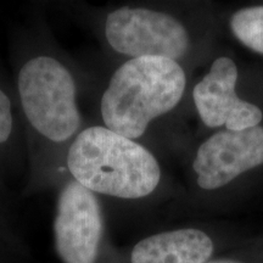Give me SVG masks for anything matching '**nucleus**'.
Listing matches in <instances>:
<instances>
[{"label": "nucleus", "mask_w": 263, "mask_h": 263, "mask_svg": "<svg viewBox=\"0 0 263 263\" xmlns=\"http://www.w3.org/2000/svg\"><path fill=\"white\" fill-rule=\"evenodd\" d=\"M215 242L197 228L157 233L137 242L130 263H206L212 258Z\"/></svg>", "instance_id": "8"}, {"label": "nucleus", "mask_w": 263, "mask_h": 263, "mask_svg": "<svg viewBox=\"0 0 263 263\" xmlns=\"http://www.w3.org/2000/svg\"><path fill=\"white\" fill-rule=\"evenodd\" d=\"M185 73L177 61L144 57L121 65L101 98L105 127L139 139L149 124L178 105L185 89Z\"/></svg>", "instance_id": "2"}, {"label": "nucleus", "mask_w": 263, "mask_h": 263, "mask_svg": "<svg viewBox=\"0 0 263 263\" xmlns=\"http://www.w3.org/2000/svg\"><path fill=\"white\" fill-rule=\"evenodd\" d=\"M17 91L24 115L35 133L62 144L78 134L82 116L71 71L57 58L37 55L22 65Z\"/></svg>", "instance_id": "3"}, {"label": "nucleus", "mask_w": 263, "mask_h": 263, "mask_svg": "<svg viewBox=\"0 0 263 263\" xmlns=\"http://www.w3.org/2000/svg\"><path fill=\"white\" fill-rule=\"evenodd\" d=\"M263 164V127L217 132L200 145L193 168L197 185L222 188L240 174Z\"/></svg>", "instance_id": "6"}, {"label": "nucleus", "mask_w": 263, "mask_h": 263, "mask_svg": "<svg viewBox=\"0 0 263 263\" xmlns=\"http://www.w3.org/2000/svg\"><path fill=\"white\" fill-rule=\"evenodd\" d=\"M104 215L97 195L73 179L59 193L54 221L55 248L64 263H97Z\"/></svg>", "instance_id": "5"}, {"label": "nucleus", "mask_w": 263, "mask_h": 263, "mask_svg": "<svg viewBox=\"0 0 263 263\" xmlns=\"http://www.w3.org/2000/svg\"><path fill=\"white\" fill-rule=\"evenodd\" d=\"M105 37L115 51L130 59L160 57L177 61L190 45L188 31L173 16L132 6L107 15Z\"/></svg>", "instance_id": "4"}, {"label": "nucleus", "mask_w": 263, "mask_h": 263, "mask_svg": "<svg viewBox=\"0 0 263 263\" xmlns=\"http://www.w3.org/2000/svg\"><path fill=\"white\" fill-rule=\"evenodd\" d=\"M230 29L241 44L263 55V5L244 8L233 14Z\"/></svg>", "instance_id": "9"}, {"label": "nucleus", "mask_w": 263, "mask_h": 263, "mask_svg": "<svg viewBox=\"0 0 263 263\" xmlns=\"http://www.w3.org/2000/svg\"><path fill=\"white\" fill-rule=\"evenodd\" d=\"M236 81L235 62L222 57L213 61L209 73L195 85L194 103L207 127L226 126L227 130H244L257 127L262 121L261 108L236 95Z\"/></svg>", "instance_id": "7"}, {"label": "nucleus", "mask_w": 263, "mask_h": 263, "mask_svg": "<svg viewBox=\"0 0 263 263\" xmlns=\"http://www.w3.org/2000/svg\"><path fill=\"white\" fill-rule=\"evenodd\" d=\"M14 130V114L8 94L0 87V146L8 143Z\"/></svg>", "instance_id": "10"}, {"label": "nucleus", "mask_w": 263, "mask_h": 263, "mask_svg": "<svg viewBox=\"0 0 263 263\" xmlns=\"http://www.w3.org/2000/svg\"><path fill=\"white\" fill-rule=\"evenodd\" d=\"M66 166L83 188L118 199L149 196L161 180L160 164L146 147L105 126L88 127L73 138Z\"/></svg>", "instance_id": "1"}, {"label": "nucleus", "mask_w": 263, "mask_h": 263, "mask_svg": "<svg viewBox=\"0 0 263 263\" xmlns=\"http://www.w3.org/2000/svg\"><path fill=\"white\" fill-rule=\"evenodd\" d=\"M206 263H245L244 261H240V259L235 258H213L207 261Z\"/></svg>", "instance_id": "11"}]
</instances>
